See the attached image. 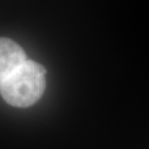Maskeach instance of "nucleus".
Here are the masks:
<instances>
[{
    "mask_svg": "<svg viewBox=\"0 0 149 149\" xmlns=\"http://www.w3.org/2000/svg\"><path fill=\"white\" fill-rule=\"evenodd\" d=\"M46 73L41 64L26 60L0 83L3 99L17 108L34 105L46 88Z\"/></svg>",
    "mask_w": 149,
    "mask_h": 149,
    "instance_id": "1",
    "label": "nucleus"
},
{
    "mask_svg": "<svg viewBox=\"0 0 149 149\" xmlns=\"http://www.w3.org/2000/svg\"><path fill=\"white\" fill-rule=\"evenodd\" d=\"M26 60L25 52L16 42L0 38V83Z\"/></svg>",
    "mask_w": 149,
    "mask_h": 149,
    "instance_id": "2",
    "label": "nucleus"
}]
</instances>
